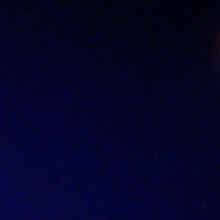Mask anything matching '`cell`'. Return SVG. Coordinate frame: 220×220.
Masks as SVG:
<instances>
[{"mask_svg":"<svg viewBox=\"0 0 220 220\" xmlns=\"http://www.w3.org/2000/svg\"><path fill=\"white\" fill-rule=\"evenodd\" d=\"M218 46H220V34H218Z\"/></svg>","mask_w":220,"mask_h":220,"instance_id":"obj_1","label":"cell"}]
</instances>
